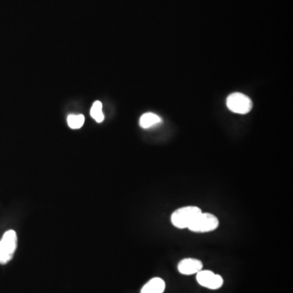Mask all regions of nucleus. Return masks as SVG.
<instances>
[{"instance_id":"nucleus-7","label":"nucleus","mask_w":293,"mask_h":293,"mask_svg":"<svg viewBox=\"0 0 293 293\" xmlns=\"http://www.w3.org/2000/svg\"><path fill=\"white\" fill-rule=\"evenodd\" d=\"M166 284L161 278H153L143 287L141 293H163Z\"/></svg>"},{"instance_id":"nucleus-2","label":"nucleus","mask_w":293,"mask_h":293,"mask_svg":"<svg viewBox=\"0 0 293 293\" xmlns=\"http://www.w3.org/2000/svg\"><path fill=\"white\" fill-rule=\"evenodd\" d=\"M17 248V235L13 230L5 232L0 240V264L4 265L13 257Z\"/></svg>"},{"instance_id":"nucleus-4","label":"nucleus","mask_w":293,"mask_h":293,"mask_svg":"<svg viewBox=\"0 0 293 293\" xmlns=\"http://www.w3.org/2000/svg\"><path fill=\"white\" fill-rule=\"evenodd\" d=\"M228 109L233 113L246 114L252 110V103L248 96L242 93H233L227 100Z\"/></svg>"},{"instance_id":"nucleus-5","label":"nucleus","mask_w":293,"mask_h":293,"mask_svg":"<svg viewBox=\"0 0 293 293\" xmlns=\"http://www.w3.org/2000/svg\"><path fill=\"white\" fill-rule=\"evenodd\" d=\"M198 284L207 289L216 290L223 286V280L220 275L210 271H200L196 274Z\"/></svg>"},{"instance_id":"nucleus-8","label":"nucleus","mask_w":293,"mask_h":293,"mask_svg":"<svg viewBox=\"0 0 293 293\" xmlns=\"http://www.w3.org/2000/svg\"><path fill=\"white\" fill-rule=\"evenodd\" d=\"M162 120L157 114L153 113H147L143 114L139 120V125L143 129H148L154 125H158Z\"/></svg>"},{"instance_id":"nucleus-3","label":"nucleus","mask_w":293,"mask_h":293,"mask_svg":"<svg viewBox=\"0 0 293 293\" xmlns=\"http://www.w3.org/2000/svg\"><path fill=\"white\" fill-rule=\"evenodd\" d=\"M219 226V222L217 217L214 214H201L198 215L197 218L189 226L188 229L191 232L205 233V232H213L216 230Z\"/></svg>"},{"instance_id":"nucleus-1","label":"nucleus","mask_w":293,"mask_h":293,"mask_svg":"<svg viewBox=\"0 0 293 293\" xmlns=\"http://www.w3.org/2000/svg\"><path fill=\"white\" fill-rule=\"evenodd\" d=\"M202 213L201 209L195 206H186L180 208L174 212L171 216V223L175 228L179 229L188 228L192 222Z\"/></svg>"},{"instance_id":"nucleus-6","label":"nucleus","mask_w":293,"mask_h":293,"mask_svg":"<svg viewBox=\"0 0 293 293\" xmlns=\"http://www.w3.org/2000/svg\"><path fill=\"white\" fill-rule=\"evenodd\" d=\"M203 264L200 260L186 258L180 261L177 270L182 275H191L202 271Z\"/></svg>"},{"instance_id":"nucleus-10","label":"nucleus","mask_w":293,"mask_h":293,"mask_svg":"<svg viewBox=\"0 0 293 293\" xmlns=\"http://www.w3.org/2000/svg\"><path fill=\"white\" fill-rule=\"evenodd\" d=\"M102 103L100 101H96L94 103L91 109V116L92 118L95 119L98 123L102 122L105 119V115L102 111Z\"/></svg>"},{"instance_id":"nucleus-9","label":"nucleus","mask_w":293,"mask_h":293,"mask_svg":"<svg viewBox=\"0 0 293 293\" xmlns=\"http://www.w3.org/2000/svg\"><path fill=\"white\" fill-rule=\"evenodd\" d=\"M67 121H68V126L71 129L77 130V129H80V128L82 127L83 124H84L85 117L82 114H79V115L70 114L68 116Z\"/></svg>"}]
</instances>
